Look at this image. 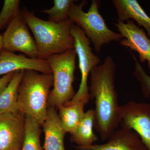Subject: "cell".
Instances as JSON below:
<instances>
[{
	"mask_svg": "<svg viewBox=\"0 0 150 150\" xmlns=\"http://www.w3.org/2000/svg\"><path fill=\"white\" fill-rule=\"evenodd\" d=\"M116 68L112 56L108 55L90 73L89 92L95 103L94 127L103 141L107 140L121 124V105L115 88Z\"/></svg>",
	"mask_w": 150,
	"mask_h": 150,
	"instance_id": "obj_1",
	"label": "cell"
},
{
	"mask_svg": "<svg viewBox=\"0 0 150 150\" xmlns=\"http://www.w3.org/2000/svg\"><path fill=\"white\" fill-rule=\"evenodd\" d=\"M21 15L32 31L40 59H46L54 54L74 49V39L71 34L74 23L70 19L59 23L43 20L26 8Z\"/></svg>",
	"mask_w": 150,
	"mask_h": 150,
	"instance_id": "obj_2",
	"label": "cell"
},
{
	"mask_svg": "<svg viewBox=\"0 0 150 150\" xmlns=\"http://www.w3.org/2000/svg\"><path fill=\"white\" fill-rule=\"evenodd\" d=\"M52 74L25 70L18 89L17 106L19 112L29 115L42 126L48 113Z\"/></svg>",
	"mask_w": 150,
	"mask_h": 150,
	"instance_id": "obj_3",
	"label": "cell"
},
{
	"mask_svg": "<svg viewBox=\"0 0 150 150\" xmlns=\"http://www.w3.org/2000/svg\"><path fill=\"white\" fill-rule=\"evenodd\" d=\"M87 3L86 1L80 4L73 2L70 7L69 17L84 32L93 44L95 51L99 54L105 44L120 42L123 37L108 27L99 12L100 1L93 0L88 11L85 12L83 8Z\"/></svg>",
	"mask_w": 150,
	"mask_h": 150,
	"instance_id": "obj_4",
	"label": "cell"
},
{
	"mask_svg": "<svg viewBox=\"0 0 150 150\" xmlns=\"http://www.w3.org/2000/svg\"><path fill=\"white\" fill-rule=\"evenodd\" d=\"M77 54L75 49L48 57L52 70L53 88L50 91L48 106L58 108L71 101L75 92L73 84L74 80Z\"/></svg>",
	"mask_w": 150,
	"mask_h": 150,
	"instance_id": "obj_5",
	"label": "cell"
},
{
	"mask_svg": "<svg viewBox=\"0 0 150 150\" xmlns=\"http://www.w3.org/2000/svg\"><path fill=\"white\" fill-rule=\"evenodd\" d=\"M71 32L74 39V49L79 59L81 81L74 97L65 105L72 104L83 100H89L91 98L88 85V75L93 68L101 63L100 59L93 52L90 40L84 32L74 23L72 26Z\"/></svg>",
	"mask_w": 150,
	"mask_h": 150,
	"instance_id": "obj_6",
	"label": "cell"
},
{
	"mask_svg": "<svg viewBox=\"0 0 150 150\" xmlns=\"http://www.w3.org/2000/svg\"><path fill=\"white\" fill-rule=\"evenodd\" d=\"M28 28L21 13L10 23L3 34L4 49L12 53L22 52L32 59L39 58L36 42Z\"/></svg>",
	"mask_w": 150,
	"mask_h": 150,
	"instance_id": "obj_7",
	"label": "cell"
},
{
	"mask_svg": "<svg viewBox=\"0 0 150 150\" xmlns=\"http://www.w3.org/2000/svg\"><path fill=\"white\" fill-rule=\"evenodd\" d=\"M121 127L131 129L150 150V102L129 101L120 106Z\"/></svg>",
	"mask_w": 150,
	"mask_h": 150,
	"instance_id": "obj_8",
	"label": "cell"
},
{
	"mask_svg": "<svg viewBox=\"0 0 150 150\" xmlns=\"http://www.w3.org/2000/svg\"><path fill=\"white\" fill-rule=\"evenodd\" d=\"M25 115L18 113L0 115V150H21L24 138Z\"/></svg>",
	"mask_w": 150,
	"mask_h": 150,
	"instance_id": "obj_9",
	"label": "cell"
},
{
	"mask_svg": "<svg viewBox=\"0 0 150 150\" xmlns=\"http://www.w3.org/2000/svg\"><path fill=\"white\" fill-rule=\"evenodd\" d=\"M114 25L123 38L119 42L121 46L128 47L139 54L142 63L147 61L150 70V39L143 30L137 26L132 21L127 23L120 21Z\"/></svg>",
	"mask_w": 150,
	"mask_h": 150,
	"instance_id": "obj_10",
	"label": "cell"
},
{
	"mask_svg": "<svg viewBox=\"0 0 150 150\" xmlns=\"http://www.w3.org/2000/svg\"><path fill=\"white\" fill-rule=\"evenodd\" d=\"M18 70H32L52 74L51 67L46 59L28 58L3 49L0 52V78Z\"/></svg>",
	"mask_w": 150,
	"mask_h": 150,
	"instance_id": "obj_11",
	"label": "cell"
},
{
	"mask_svg": "<svg viewBox=\"0 0 150 150\" xmlns=\"http://www.w3.org/2000/svg\"><path fill=\"white\" fill-rule=\"evenodd\" d=\"M107 141L101 144L76 148L80 150H149L135 131L123 127L113 131Z\"/></svg>",
	"mask_w": 150,
	"mask_h": 150,
	"instance_id": "obj_12",
	"label": "cell"
},
{
	"mask_svg": "<svg viewBox=\"0 0 150 150\" xmlns=\"http://www.w3.org/2000/svg\"><path fill=\"white\" fill-rule=\"evenodd\" d=\"M45 136L44 150H66L64 139L67 132L61 123L56 108L48 106V113L42 125Z\"/></svg>",
	"mask_w": 150,
	"mask_h": 150,
	"instance_id": "obj_13",
	"label": "cell"
},
{
	"mask_svg": "<svg viewBox=\"0 0 150 150\" xmlns=\"http://www.w3.org/2000/svg\"><path fill=\"white\" fill-rule=\"evenodd\" d=\"M118 18L124 22L133 19L140 26L144 27L150 39V17L137 0H112Z\"/></svg>",
	"mask_w": 150,
	"mask_h": 150,
	"instance_id": "obj_14",
	"label": "cell"
},
{
	"mask_svg": "<svg viewBox=\"0 0 150 150\" xmlns=\"http://www.w3.org/2000/svg\"><path fill=\"white\" fill-rule=\"evenodd\" d=\"M88 101L87 100H83L72 104L62 105L58 107L59 118L67 133H69L71 135L76 131L84 114L85 106Z\"/></svg>",
	"mask_w": 150,
	"mask_h": 150,
	"instance_id": "obj_15",
	"label": "cell"
},
{
	"mask_svg": "<svg viewBox=\"0 0 150 150\" xmlns=\"http://www.w3.org/2000/svg\"><path fill=\"white\" fill-rule=\"evenodd\" d=\"M24 71L15 72L10 82L0 95V115L19 112L17 106L18 89Z\"/></svg>",
	"mask_w": 150,
	"mask_h": 150,
	"instance_id": "obj_16",
	"label": "cell"
},
{
	"mask_svg": "<svg viewBox=\"0 0 150 150\" xmlns=\"http://www.w3.org/2000/svg\"><path fill=\"white\" fill-rule=\"evenodd\" d=\"M95 114L94 109H89L85 112L76 131L71 134V139L79 145L78 147L88 146L98 140L93 131Z\"/></svg>",
	"mask_w": 150,
	"mask_h": 150,
	"instance_id": "obj_17",
	"label": "cell"
},
{
	"mask_svg": "<svg viewBox=\"0 0 150 150\" xmlns=\"http://www.w3.org/2000/svg\"><path fill=\"white\" fill-rule=\"evenodd\" d=\"M40 126L34 118L25 115L24 138L21 150H44L40 143Z\"/></svg>",
	"mask_w": 150,
	"mask_h": 150,
	"instance_id": "obj_18",
	"label": "cell"
},
{
	"mask_svg": "<svg viewBox=\"0 0 150 150\" xmlns=\"http://www.w3.org/2000/svg\"><path fill=\"white\" fill-rule=\"evenodd\" d=\"M73 0H54V6L51 8L42 10L48 15V21L56 23L63 22L69 19V10Z\"/></svg>",
	"mask_w": 150,
	"mask_h": 150,
	"instance_id": "obj_19",
	"label": "cell"
},
{
	"mask_svg": "<svg viewBox=\"0 0 150 150\" xmlns=\"http://www.w3.org/2000/svg\"><path fill=\"white\" fill-rule=\"evenodd\" d=\"M19 0H5L0 13V30L7 27L10 23L21 13Z\"/></svg>",
	"mask_w": 150,
	"mask_h": 150,
	"instance_id": "obj_20",
	"label": "cell"
},
{
	"mask_svg": "<svg viewBox=\"0 0 150 150\" xmlns=\"http://www.w3.org/2000/svg\"><path fill=\"white\" fill-rule=\"evenodd\" d=\"M134 74L141 84L144 96L149 97L150 96V76L146 73L138 62H136L135 64Z\"/></svg>",
	"mask_w": 150,
	"mask_h": 150,
	"instance_id": "obj_21",
	"label": "cell"
},
{
	"mask_svg": "<svg viewBox=\"0 0 150 150\" xmlns=\"http://www.w3.org/2000/svg\"><path fill=\"white\" fill-rule=\"evenodd\" d=\"M15 72L9 73L4 75L0 78V95L5 89L8 84L10 82Z\"/></svg>",
	"mask_w": 150,
	"mask_h": 150,
	"instance_id": "obj_22",
	"label": "cell"
},
{
	"mask_svg": "<svg viewBox=\"0 0 150 150\" xmlns=\"http://www.w3.org/2000/svg\"><path fill=\"white\" fill-rule=\"evenodd\" d=\"M4 49V44H3V40L2 35L0 33V52Z\"/></svg>",
	"mask_w": 150,
	"mask_h": 150,
	"instance_id": "obj_23",
	"label": "cell"
}]
</instances>
